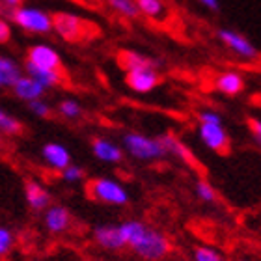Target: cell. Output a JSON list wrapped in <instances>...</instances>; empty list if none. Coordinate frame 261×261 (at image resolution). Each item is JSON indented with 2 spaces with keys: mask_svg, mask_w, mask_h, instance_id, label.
<instances>
[{
  "mask_svg": "<svg viewBox=\"0 0 261 261\" xmlns=\"http://www.w3.org/2000/svg\"><path fill=\"white\" fill-rule=\"evenodd\" d=\"M215 88L226 95H237L245 90V81L237 71H224L215 79Z\"/></svg>",
  "mask_w": 261,
  "mask_h": 261,
  "instance_id": "18",
  "label": "cell"
},
{
  "mask_svg": "<svg viewBox=\"0 0 261 261\" xmlns=\"http://www.w3.org/2000/svg\"><path fill=\"white\" fill-rule=\"evenodd\" d=\"M107 4L112 11L118 15L125 17V19H136L140 15L138 8H136V0H107Z\"/></svg>",
  "mask_w": 261,
  "mask_h": 261,
  "instance_id": "22",
  "label": "cell"
},
{
  "mask_svg": "<svg viewBox=\"0 0 261 261\" xmlns=\"http://www.w3.org/2000/svg\"><path fill=\"white\" fill-rule=\"evenodd\" d=\"M90 28V22L67 11H58L53 15V32H56L65 41H81L86 38Z\"/></svg>",
  "mask_w": 261,
  "mask_h": 261,
  "instance_id": "5",
  "label": "cell"
},
{
  "mask_svg": "<svg viewBox=\"0 0 261 261\" xmlns=\"http://www.w3.org/2000/svg\"><path fill=\"white\" fill-rule=\"evenodd\" d=\"M22 75L21 65L8 56L0 55V90H11L15 81Z\"/></svg>",
  "mask_w": 261,
  "mask_h": 261,
  "instance_id": "19",
  "label": "cell"
},
{
  "mask_svg": "<svg viewBox=\"0 0 261 261\" xmlns=\"http://www.w3.org/2000/svg\"><path fill=\"white\" fill-rule=\"evenodd\" d=\"M127 86L136 93H149L159 86L161 75L155 67H146V69H135L125 73Z\"/></svg>",
  "mask_w": 261,
  "mask_h": 261,
  "instance_id": "8",
  "label": "cell"
},
{
  "mask_svg": "<svg viewBox=\"0 0 261 261\" xmlns=\"http://www.w3.org/2000/svg\"><path fill=\"white\" fill-rule=\"evenodd\" d=\"M15 246V235L8 226H0V257L8 256Z\"/></svg>",
  "mask_w": 261,
  "mask_h": 261,
  "instance_id": "26",
  "label": "cell"
},
{
  "mask_svg": "<svg viewBox=\"0 0 261 261\" xmlns=\"http://www.w3.org/2000/svg\"><path fill=\"white\" fill-rule=\"evenodd\" d=\"M28 109H30V112H32L34 116H38L41 120H47V118H50V114H53L50 105L47 103V101H43V99H38V101L28 103Z\"/></svg>",
  "mask_w": 261,
  "mask_h": 261,
  "instance_id": "29",
  "label": "cell"
},
{
  "mask_svg": "<svg viewBox=\"0 0 261 261\" xmlns=\"http://www.w3.org/2000/svg\"><path fill=\"white\" fill-rule=\"evenodd\" d=\"M257 101H259V105H261V95H259V97H257Z\"/></svg>",
  "mask_w": 261,
  "mask_h": 261,
  "instance_id": "35",
  "label": "cell"
},
{
  "mask_svg": "<svg viewBox=\"0 0 261 261\" xmlns=\"http://www.w3.org/2000/svg\"><path fill=\"white\" fill-rule=\"evenodd\" d=\"M0 133H4L8 136H15L22 133V123L17 120L15 116H11L8 110L0 107Z\"/></svg>",
  "mask_w": 261,
  "mask_h": 261,
  "instance_id": "23",
  "label": "cell"
},
{
  "mask_svg": "<svg viewBox=\"0 0 261 261\" xmlns=\"http://www.w3.org/2000/svg\"><path fill=\"white\" fill-rule=\"evenodd\" d=\"M28 64L41 67V69H55L62 71V58L58 55V50L50 45H32L27 50V60Z\"/></svg>",
  "mask_w": 261,
  "mask_h": 261,
  "instance_id": "6",
  "label": "cell"
},
{
  "mask_svg": "<svg viewBox=\"0 0 261 261\" xmlns=\"http://www.w3.org/2000/svg\"><path fill=\"white\" fill-rule=\"evenodd\" d=\"M217 36L229 50H233L235 55L243 56V58H246V60H252V58H256L257 56L256 47H254L243 34L235 32V30H229V28H220Z\"/></svg>",
  "mask_w": 261,
  "mask_h": 261,
  "instance_id": "10",
  "label": "cell"
},
{
  "mask_svg": "<svg viewBox=\"0 0 261 261\" xmlns=\"http://www.w3.org/2000/svg\"><path fill=\"white\" fill-rule=\"evenodd\" d=\"M11 39V24L8 19L0 17V43H8Z\"/></svg>",
  "mask_w": 261,
  "mask_h": 261,
  "instance_id": "30",
  "label": "cell"
},
{
  "mask_svg": "<svg viewBox=\"0 0 261 261\" xmlns=\"http://www.w3.org/2000/svg\"><path fill=\"white\" fill-rule=\"evenodd\" d=\"M60 175L65 183H81V181L84 179V168H81V166H76V164L71 163L67 168L62 170Z\"/></svg>",
  "mask_w": 261,
  "mask_h": 261,
  "instance_id": "28",
  "label": "cell"
},
{
  "mask_svg": "<svg viewBox=\"0 0 261 261\" xmlns=\"http://www.w3.org/2000/svg\"><path fill=\"white\" fill-rule=\"evenodd\" d=\"M118 64H120V67L125 71V73H129V71H135V69L155 67V65H157V62L151 60L149 56L136 53V50L125 49V50H120V53H118Z\"/></svg>",
  "mask_w": 261,
  "mask_h": 261,
  "instance_id": "17",
  "label": "cell"
},
{
  "mask_svg": "<svg viewBox=\"0 0 261 261\" xmlns=\"http://www.w3.org/2000/svg\"><path fill=\"white\" fill-rule=\"evenodd\" d=\"M159 140H161V144H163L166 155H175L177 159L185 161L187 164L194 163V157H192L191 149H189V147H187L181 140H177L174 135H163Z\"/></svg>",
  "mask_w": 261,
  "mask_h": 261,
  "instance_id": "20",
  "label": "cell"
},
{
  "mask_svg": "<svg viewBox=\"0 0 261 261\" xmlns=\"http://www.w3.org/2000/svg\"><path fill=\"white\" fill-rule=\"evenodd\" d=\"M43 226L50 235H64L71 228V213L64 205H49L43 211Z\"/></svg>",
  "mask_w": 261,
  "mask_h": 261,
  "instance_id": "9",
  "label": "cell"
},
{
  "mask_svg": "<svg viewBox=\"0 0 261 261\" xmlns=\"http://www.w3.org/2000/svg\"><path fill=\"white\" fill-rule=\"evenodd\" d=\"M41 157L43 163L55 172H62L64 168H67L71 164V153L64 144L58 142H49L41 147Z\"/></svg>",
  "mask_w": 261,
  "mask_h": 261,
  "instance_id": "12",
  "label": "cell"
},
{
  "mask_svg": "<svg viewBox=\"0 0 261 261\" xmlns=\"http://www.w3.org/2000/svg\"><path fill=\"white\" fill-rule=\"evenodd\" d=\"M92 151L95 159L107 164H118L123 159V149L118 144H114L109 138H93L92 140Z\"/></svg>",
  "mask_w": 261,
  "mask_h": 261,
  "instance_id": "15",
  "label": "cell"
},
{
  "mask_svg": "<svg viewBox=\"0 0 261 261\" xmlns=\"http://www.w3.org/2000/svg\"><path fill=\"white\" fill-rule=\"evenodd\" d=\"M239 261H245V259H239Z\"/></svg>",
  "mask_w": 261,
  "mask_h": 261,
  "instance_id": "37",
  "label": "cell"
},
{
  "mask_svg": "<svg viewBox=\"0 0 261 261\" xmlns=\"http://www.w3.org/2000/svg\"><path fill=\"white\" fill-rule=\"evenodd\" d=\"M200 4L205 6L207 10L218 11V8H220V0H200Z\"/></svg>",
  "mask_w": 261,
  "mask_h": 261,
  "instance_id": "33",
  "label": "cell"
},
{
  "mask_svg": "<svg viewBox=\"0 0 261 261\" xmlns=\"http://www.w3.org/2000/svg\"><path fill=\"white\" fill-rule=\"evenodd\" d=\"M194 192H196V196H198L201 201H205V203H215V201H217V191H215L211 183L205 179H200L196 183Z\"/></svg>",
  "mask_w": 261,
  "mask_h": 261,
  "instance_id": "25",
  "label": "cell"
},
{
  "mask_svg": "<svg viewBox=\"0 0 261 261\" xmlns=\"http://www.w3.org/2000/svg\"><path fill=\"white\" fill-rule=\"evenodd\" d=\"M194 261H226V257L211 246H198L194 250Z\"/></svg>",
  "mask_w": 261,
  "mask_h": 261,
  "instance_id": "27",
  "label": "cell"
},
{
  "mask_svg": "<svg viewBox=\"0 0 261 261\" xmlns=\"http://www.w3.org/2000/svg\"><path fill=\"white\" fill-rule=\"evenodd\" d=\"M0 144H2V136H0Z\"/></svg>",
  "mask_w": 261,
  "mask_h": 261,
  "instance_id": "36",
  "label": "cell"
},
{
  "mask_svg": "<svg viewBox=\"0 0 261 261\" xmlns=\"http://www.w3.org/2000/svg\"><path fill=\"white\" fill-rule=\"evenodd\" d=\"M11 92H13V95H15L19 101H24V103L28 105V103H32V101L43 99L47 90H45L41 84H38L34 79H30L28 75L22 73V75L15 81V84L11 86Z\"/></svg>",
  "mask_w": 261,
  "mask_h": 261,
  "instance_id": "14",
  "label": "cell"
},
{
  "mask_svg": "<svg viewBox=\"0 0 261 261\" xmlns=\"http://www.w3.org/2000/svg\"><path fill=\"white\" fill-rule=\"evenodd\" d=\"M93 243L109 252H118L125 248L123 237L120 231V224H101L93 228Z\"/></svg>",
  "mask_w": 261,
  "mask_h": 261,
  "instance_id": "7",
  "label": "cell"
},
{
  "mask_svg": "<svg viewBox=\"0 0 261 261\" xmlns=\"http://www.w3.org/2000/svg\"><path fill=\"white\" fill-rule=\"evenodd\" d=\"M198 118H200V123H222L220 114L213 112V110H203V112H200Z\"/></svg>",
  "mask_w": 261,
  "mask_h": 261,
  "instance_id": "31",
  "label": "cell"
},
{
  "mask_svg": "<svg viewBox=\"0 0 261 261\" xmlns=\"http://www.w3.org/2000/svg\"><path fill=\"white\" fill-rule=\"evenodd\" d=\"M120 231L123 243H125V248H129L133 254L146 261H161L172 250L168 237L163 231H159L142 220L121 222Z\"/></svg>",
  "mask_w": 261,
  "mask_h": 261,
  "instance_id": "1",
  "label": "cell"
},
{
  "mask_svg": "<svg viewBox=\"0 0 261 261\" xmlns=\"http://www.w3.org/2000/svg\"><path fill=\"white\" fill-rule=\"evenodd\" d=\"M200 138L213 151L228 153L229 136L222 127V123H200Z\"/></svg>",
  "mask_w": 261,
  "mask_h": 261,
  "instance_id": "11",
  "label": "cell"
},
{
  "mask_svg": "<svg viewBox=\"0 0 261 261\" xmlns=\"http://www.w3.org/2000/svg\"><path fill=\"white\" fill-rule=\"evenodd\" d=\"M10 21L28 34H49L53 32V15L47 11L32 8V6H19L10 11Z\"/></svg>",
  "mask_w": 261,
  "mask_h": 261,
  "instance_id": "2",
  "label": "cell"
},
{
  "mask_svg": "<svg viewBox=\"0 0 261 261\" xmlns=\"http://www.w3.org/2000/svg\"><path fill=\"white\" fill-rule=\"evenodd\" d=\"M136 8L140 15H146L149 19H161L166 11L163 0H136Z\"/></svg>",
  "mask_w": 261,
  "mask_h": 261,
  "instance_id": "21",
  "label": "cell"
},
{
  "mask_svg": "<svg viewBox=\"0 0 261 261\" xmlns=\"http://www.w3.org/2000/svg\"><path fill=\"white\" fill-rule=\"evenodd\" d=\"M248 127H250V133H252V136H254V140L261 146V120L252 118V120H248Z\"/></svg>",
  "mask_w": 261,
  "mask_h": 261,
  "instance_id": "32",
  "label": "cell"
},
{
  "mask_svg": "<svg viewBox=\"0 0 261 261\" xmlns=\"http://www.w3.org/2000/svg\"><path fill=\"white\" fill-rule=\"evenodd\" d=\"M0 2H2L8 10H13V8H19V6H22V2H24V0H0Z\"/></svg>",
  "mask_w": 261,
  "mask_h": 261,
  "instance_id": "34",
  "label": "cell"
},
{
  "mask_svg": "<svg viewBox=\"0 0 261 261\" xmlns=\"http://www.w3.org/2000/svg\"><path fill=\"white\" fill-rule=\"evenodd\" d=\"M24 200H27L28 207L32 211H39L43 213L49 205H53V196L50 192L45 189L39 181L36 179H28L27 185H24Z\"/></svg>",
  "mask_w": 261,
  "mask_h": 261,
  "instance_id": "13",
  "label": "cell"
},
{
  "mask_svg": "<svg viewBox=\"0 0 261 261\" xmlns=\"http://www.w3.org/2000/svg\"><path fill=\"white\" fill-rule=\"evenodd\" d=\"M88 194L90 198L105 205H125L129 201V192L120 181L112 179V177H95L88 183Z\"/></svg>",
  "mask_w": 261,
  "mask_h": 261,
  "instance_id": "3",
  "label": "cell"
},
{
  "mask_svg": "<svg viewBox=\"0 0 261 261\" xmlns=\"http://www.w3.org/2000/svg\"><path fill=\"white\" fill-rule=\"evenodd\" d=\"M22 69H24V75H28L30 79H34V81L38 82V84H41L45 90L60 86L62 82H64V73H62V71L41 69V67H36V65L28 64V62H24Z\"/></svg>",
  "mask_w": 261,
  "mask_h": 261,
  "instance_id": "16",
  "label": "cell"
},
{
  "mask_svg": "<svg viewBox=\"0 0 261 261\" xmlns=\"http://www.w3.org/2000/svg\"><path fill=\"white\" fill-rule=\"evenodd\" d=\"M56 110H58V114L62 118H65V120H79L82 116V107L75 99H64V101H60Z\"/></svg>",
  "mask_w": 261,
  "mask_h": 261,
  "instance_id": "24",
  "label": "cell"
},
{
  "mask_svg": "<svg viewBox=\"0 0 261 261\" xmlns=\"http://www.w3.org/2000/svg\"><path fill=\"white\" fill-rule=\"evenodd\" d=\"M123 149L138 161H159L166 157V151L159 138H151L140 133L123 135Z\"/></svg>",
  "mask_w": 261,
  "mask_h": 261,
  "instance_id": "4",
  "label": "cell"
}]
</instances>
